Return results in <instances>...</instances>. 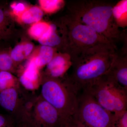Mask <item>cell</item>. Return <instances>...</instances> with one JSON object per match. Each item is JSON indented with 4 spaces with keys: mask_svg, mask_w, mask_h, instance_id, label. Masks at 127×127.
Listing matches in <instances>:
<instances>
[{
    "mask_svg": "<svg viewBox=\"0 0 127 127\" xmlns=\"http://www.w3.org/2000/svg\"><path fill=\"white\" fill-rule=\"evenodd\" d=\"M60 25L64 37L63 52L69 54L71 58L98 44L111 43L93 29L68 15L62 19Z\"/></svg>",
    "mask_w": 127,
    "mask_h": 127,
    "instance_id": "obj_3",
    "label": "cell"
},
{
    "mask_svg": "<svg viewBox=\"0 0 127 127\" xmlns=\"http://www.w3.org/2000/svg\"><path fill=\"white\" fill-rule=\"evenodd\" d=\"M22 109L23 127H64L66 121L58 111L40 96Z\"/></svg>",
    "mask_w": 127,
    "mask_h": 127,
    "instance_id": "obj_6",
    "label": "cell"
},
{
    "mask_svg": "<svg viewBox=\"0 0 127 127\" xmlns=\"http://www.w3.org/2000/svg\"><path fill=\"white\" fill-rule=\"evenodd\" d=\"M17 88L7 89L0 92V106L7 111L15 112L21 108Z\"/></svg>",
    "mask_w": 127,
    "mask_h": 127,
    "instance_id": "obj_11",
    "label": "cell"
},
{
    "mask_svg": "<svg viewBox=\"0 0 127 127\" xmlns=\"http://www.w3.org/2000/svg\"></svg>",
    "mask_w": 127,
    "mask_h": 127,
    "instance_id": "obj_26",
    "label": "cell"
},
{
    "mask_svg": "<svg viewBox=\"0 0 127 127\" xmlns=\"http://www.w3.org/2000/svg\"><path fill=\"white\" fill-rule=\"evenodd\" d=\"M57 28V26L56 24H50L49 30L42 37L38 40V41L42 45L55 48L57 50L58 48L61 47L63 50L64 37L63 32L62 35H60Z\"/></svg>",
    "mask_w": 127,
    "mask_h": 127,
    "instance_id": "obj_13",
    "label": "cell"
},
{
    "mask_svg": "<svg viewBox=\"0 0 127 127\" xmlns=\"http://www.w3.org/2000/svg\"><path fill=\"white\" fill-rule=\"evenodd\" d=\"M41 84V96L58 111L65 121L75 115L78 94L64 80L45 76Z\"/></svg>",
    "mask_w": 127,
    "mask_h": 127,
    "instance_id": "obj_4",
    "label": "cell"
},
{
    "mask_svg": "<svg viewBox=\"0 0 127 127\" xmlns=\"http://www.w3.org/2000/svg\"><path fill=\"white\" fill-rule=\"evenodd\" d=\"M0 127H14L11 119L6 116L0 114Z\"/></svg>",
    "mask_w": 127,
    "mask_h": 127,
    "instance_id": "obj_25",
    "label": "cell"
},
{
    "mask_svg": "<svg viewBox=\"0 0 127 127\" xmlns=\"http://www.w3.org/2000/svg\"><path fill=\"white\" fill-rule=\"evenodd\" d=\"M65 127H87L81 123L74 116L70 117L66 120Z\"/></svg>",
    "mask_w": 127,
    "mask_h": 127,
    "instance_id": "obj_24",
    "label": "cell"
},
{
    "mask_svg": "<svg viewBox=\"0 0 127 127\" xmlns=\"http://www.w3.org/2000/svg\"><path fill=\"white\" fill-rule=\"evenodd\" d=\"M76 112L74 116L87 127H113L114 114L98 104L90 94L83 91L77 97Z\"/></svg>",
    "mask_w": 127,
    "mask_h": 127,
    "instance_id": "obj_7",
    "label": "cell"
},
{
    "mask_svg": "<svg viewBox=\"0 0 127 127\" xmlns=\"http://www.w3.org/2000/svg\"><path fill=\"white\" fill-rule=\"evenodd\" d=\"M116 3L103 0H74L68 1V15L96 32L111 43L127 41L125 32L120 31L114 19Z\"/></svg>",
    "mask_w": 127,
    "mask_h": 127,
    "instance_id": "obj_2",
    "label": "cell"
},
{
    "mask_svg": "<svg viewBox=\"0 0 127 127\" xmlns=\"http://www.w3.org/2000/svg\"><path fill=\"white\" fill-rule=\"evenodd\" d=\"M39 2L43 12L49 14L58 11L65 4V1L62 0H40Z\"/></svg>",
    "mask_w": 127,
    "mask_h": 127,
    "instance_id": "obj_18",
    "label": "cell"
},
{
    "mask_svg": "<svg viewBox=\"0 0 127 127\" xmlns=\"http://www.w3.org/2000/svg\"><path fill=\"white\" fill-rule=\"evenodd\" d=\"M50 23L40 21L31 25L28 30L29 35L32 39L38 41L49 30Z\"/></svg>",
    "mask_w": 127,
    "mask_h": 127,
    "instance_id": "obj_17",
    "label": "cell"
},
{
    "mask_svg": "<svg viewBox=\"0 0 127 127\" xmlns=\"http://www.w3.org/2000/svg\"><path fill=\"white\" fill-rule=\"evenodd\" d=\"M72 65L71 56L65 52L56 53L47 65L45 76L59 79L63 77Z\"/></svg>",
    "mask_w": 127,
    "mask_h": 127,
    "instance_id": "obj_8",
    "label": "cell"
},
{
    "mask_svg": "<svg viewBox=\"0 0 127 127\" xmlns=\"http://www.w3.org/2000/svg\"><path fill=\"white\" fill-rule=\"evenodd\" d=\"M43 16V12L40 7L35 6L28 7L17 19L21 23L32 25L40 21Z\"/></svg>",
    "mask_w": 127,
    "mask_h": 127,
    "instance_id": "obj_15",
    "label": "cell"
},
{
    "mask_svg": "<svg viewBox=\"0 0 127 127\" xmlns=\"http://www.w3.org/2000/svg\"><path fill=\"white\" fill-rule=\"evenodd\" d=\"M18 80L12 74L7 71L0 72V92L7 89L17 88Z\"/></svg>",
    "mask_w": 127,
    "mask_h": 127,
    "instance_id": "obj_19",
    "label": "cell"
},
{
    "mask_svg": "<svg viewBox=\"0 0 127 127\" xmlns=\"http://www.w3.org/2000/svg\"><path fill=\"white\" fill-rule=\"evenodd\" d=\"M15 64L7 51H0V72L11 73L15 70Z\"/></svg>",
    "mask_w": 127,
    "mask_h": 127,
    "instance_id": "obj_20",
    "label": "cell"
},
{
    "mask_svg": "<svg viewBox=\"0 0 127 127\" xmlns=\"http://www.w3.org/2000/svg\"><path fill=\"white\" fill-rule=\"evenodd\" d=\"M113 16L119 28L127 27V0H122L115 4L112 10Z\"/></svg>",
    "mask_w": 127,
    "mask_h": 127,
    "instance_id": "obj_16",
    "label": "cell"
},
{
    "mask_svg": "<svg viewBox=\"0 0 127 127\" xmlns=\"http://www.w3.org/2000/svg\"><path fill=\"white\" fill-rule=\"evenodd\" d=\"M106 73L127 90V50L122 49L120 54L117 52L111 66Z\"/></svg>",
    "mask_w": 127,
    "mask_h": 127,
    "instance_id": "obj_9",
    "label": "cell"
},
{
    "mask_svg": "<svg viewBox=\"0 0 127 127\" xmlns=\"http://www.w3.org/2000/svg\"><path fill=\"white\" fill-rule=\"evenodd\" d=\"M116 45L100 43L71 58L72 71L65 80L77 93L91 86L109 70L116 51Z\"/></svg>",
    "mask_w": 127,
    "mask_h": 127,
    "instance_id": "obj_1",
    "label": "cell"
},
{
    "mask_svg": "<svg viewBox=\"0 0 127 127\" xmlns=\"http://www.w3.org/2000/svg\"><path fill=\"white\" fill-rule=\"evenodd\" d=\"M34 46L29 41L21 42L15 46L9 52L10 56L15 64L23 61L31 55Z\"/></svg>",
    "mask_w": 127,
    "mask_h": 127,
    "instance_id": "obj_14",
    "label": "cell"
},
{
    "mask_svg": "<svg viewBox=\"0 0 127 127\" xmlns=\"http://www.w3.org/2000/svg\"><path fill=\"white\" fill-rule=\"evenodd\" d=\"M57 52L55 48L41 45L33 52L30 58L40 70L50 62Z\"/></svg>",
    "mask_w": 127,
    "mask_h": 127,
    "instance_id": "obj_12",
    "label": "cell"
},
{
    "mask_svg": "<svg viewBox=\"0 0 127 127\" xmlns=\"http://www.w3.org/2000/svg\"><path fill=\"white\" fill-rule=\"evenodd\" d=\"M11 7L12 8V14L17 18L20 17L28 7L26 5L21 2L14 3L12 4Z\"/></svg>",
    "mask_w": 127,
    "mask_h": 127,
    "instance_id": "obj_22",
    "label": "cell"
},
{
    "mask_svg": "<svg viewBox=\"0 0 127 127\" xmlns=\"http://www.w3.org/2000/svg\"><path fill=\"white\" fill-rule=\"evenodd\" d=\"M115 116L113 127H127V111L120 115Z\"/></svg>",
    "mask_w": 127,
    "mask_h": 127,
    "instance_id": "obj_23",
    "label": "cell"
},
{
    "mask_svg": "<svg viewBox=\"0 0 127 127\" xmlns=\"http://www.w3.org/2000/svg\"><path fill=\"white\" fill-rule=\"evenodd\" d=\"M39 70L32 59L30 58L19 79L21 84L26 89L33 91L39 87L42 80Z\"/></svg>",
    "mask_w": 127,
    "mask_h": 127,
    "instance_id": "obj_10",
    "label": "cell"
},
{
    "mask_svg": "<svg viewBox=\"0 0 127 127\" xmlns=\"http://www.w3.org/2000/svg\"><path fill=\"white\" fill-rule=\"evenodd\" d=\"M83 91L90 94L100 106L115 115L127 111V90L106 73Z\"/></svg>",
    "mask_w": 127,
    "mask_h": 127,
    "instance_id": "obj_5",
    "label": "cell"
},
{
    "mask_svg": "<svg viewBox=\"0 0 127 127\" xmlns=\"http://www.w3.org/2000/svg\"><path fill=\"white\" fill-rule=\"evenodd\" d=\"M9 18L3 9L0 7V40L6 39L11 32Z\"/></svg>",
    "mask_w": 127,
    "mask_h": 127,
    "instance_id": "obj_21",
    "label": "cell"
}]
</instances>
